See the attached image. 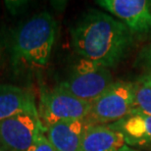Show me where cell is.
<instances>
[{"label": "cell", "mask_w": 151, "mask_h": 151, "mask_svg": "<svg viewBox=\"0 0 151 151\" xmlns=\"http://www.w3.org/2000/svg\"><path fill=\"white\" fill-rule=\"evenodd\" d=\"M72 43L81 58L106 68L116 67L134 44V35L124 24L103 11L90 9L72 28Z\"/></svg>", "instance_id": "1"}, {"label": "cell", "mask_w": 151, "mask_h": 151, "mask_svg": "<svg viewBox=\"0 0 151 151\" xmlns=\"http://www.w3.org/2000/svg\"><path fill=\"white\" fill-rule=\"evenodd\" d=\"M56 21L42 12L22 24L11 42L12 62L15 67L40 69L49 62L56 39Z\"/></svg>", "instance_id": "2"}, {"label": "cell", "mask_w": 151, "mask_h": 151, "mask_svg": "<svg viewBox=\"0 0 151 151\" xmlns=\"http://www.w3.org/2000/svg\"><path fill=\"white\" fill-rule=\"evenodd\" d=\"M112 83L113 78L109 69L96 62L81 58L59 86L76 97L92 103Z\"/></svg>", "instance_id": "3"}, {"label": "cell", "mask_w": 151, "mask_h": 151, "mask_svg": "<svg viewBox=\"0 0 151 151\" xmlns=\"http://www.w3.org/2000/svg\"><path fill=\"white\" fill-rule=\"evenodd\" d=\"M134 110L131 81H115L91 103L86 121L89 125H109L124 119Z\"/></svg>", "instance_id": "4"}, {"label": "cell", "mask_w": 151, "mask_h": 151, "mask_svg": "<svg viewBox=\"0 0 151 151\" xmlns=\"http://www.w3.org/2000/svg\"><path fill=\"white\" fill-rule=\"evenodd\" d=\"M90 108V102L76 97L58 86L41 93L39 109L37 110L39 119L45 129L59 122L84 120L88 116Z\"/></svg>", "instance_id": "5"}, {"label": "cell", "mask_w": 151, "mask_h": 151, "mask_svg": "<svg viewBox=\"0 0 151 151\" xmlns=\"http://www.w3.org/2000/svg\"><path fill=\"white\" fill-rule=\"evenodd\" d=\"M44 132L37 113H24L0 122V142L10 151H27Z\"/></svg>", "instance_id": "6"}, {"label": "cell", "mask_w": 151, "mask_h": 151, "mask_svg": "<svg viewBox=\"0 0 151 151\" xmlns=\"http://www.w3.org/2000/svg\"><path fill=\"white\" fill-rule=\"evenodd\" d=\"M96 3L121 21L134 37H145L151 35L149 0H98Z\"/></svg>", "instance_id": "7"}, {"label": "cell", "mask_w": 151, "mask_h": 151, "mask_svg": "<svg viewBox=\"0 0 151 151\" xmlns=\"http://www.w3.org/2000/svg\"><path fill=\"white\" fill-rule=\"evenodd\" d=\"M127 146L124 135L111 125H89L80 151H125Z\"/></svg>", "instance_id": "8"}, {"label": "cell", "mask_w": 151, "mask_h": 151, "mask_svg": "<svg viewBox=\"0 0 151 151\" xmlns=\"http://www.w3.org/2000/svg\"><path fill=\"white\" fill-rule=\"evenodd\" d=\"M89 124L84 120L64 121L44 129L46 137L58 151H80L81 139Z\"/></svg>", "instance_id": "9"}, {"label": "cell", "mask_w": 151, "mask_h": 151, "mask_svg": "<svg viewBox=\"0 0 151 151\" xmlns=\"http://www.w3.org/2000/svg\"><path fill=\"white\" fill-rule=\"evenodd\" d=\"M32 93L12 84L0 83V122L24 113H37Z\"/></svg>", "instance_id": "10"}, {"label": "cell", "mask_w": 151, "mask_h": 151, "mask_svg": "<svg viewBox=\"0 0 151 151\" xmlns=\"http://www.w3.org/2000/svg\"><path fill=\"white\" fill-rule=\"evenodd\" d=\"M109 125L124 135L129 147L151 145V115L132 112L124 119Z\"/></svg>", "instance_id": "11"}, {"label": "cell", "mask_w": 151, "mask_h": 151, "mask_svg": "<svg viewBox=\"0 0 151 151\" xmlns=\"http://www.w3.org/2000/svg\"><path fill=\"white\" fill-rule=\"evenodd\" d=\"M134 87V110L146 115H151V74H146L138 78Z\"/></svg>", "instance_id": "12"}, {"label": "cell", "mask_w": 151, "mask_h": 151, "mask_svg": "<svg viewBox=\"0 0 151 151\" xmlns=\"http://www.w3.org/2000/svg\"><path fill=\"white\" fill-rule=\"evenodd\" d=\"M135 66L143 69L147 74H151V42L144 46L138 53L135 60Z\"/></svg>", "instance_id": "13"}, {"label": "cell", "mask_w": 151, "mask_h": 151, "mask_svg": "<svg viewBox=\"0 0 151 151\" xmlns=\"http://www.w3.org/2000/svg\"><path fill=\"white\" fill-rule=\"evenodd\" d=\"M27 151H58V150L48 140V138L44 134V132H42L37 138V140L32 143V145Z\"/></svg>", "instance_id": "14"}, {"label": "cell", "mask_w": 151, "mask_h": 151, "mask_svg": "<svg viewBox=\"0 0 151 151\" xmlns=\"http://www.w3.org/2000/svg\"><path fill=\"white\" fill-rule=\"evenodd\" d=\"M125 151H140V150H137V149H134V148H132V147H129V146H127L126 147V150Z\"/></svg>", "instance_id": "15"}]
</instances>
